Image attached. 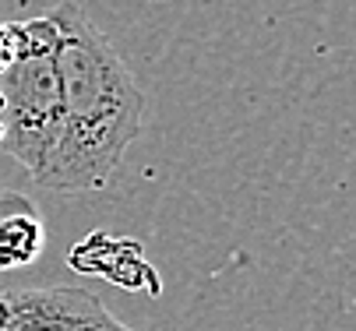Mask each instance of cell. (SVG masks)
<instances>
[{
  "label": "cell",
  "instance_id": "cell-1",
  "mask_svg": "<svg viewBox=\"0 0 356 331\" xmlns=\"http://www.w3.org/2000/svg\"><path fill=\"white\" fill-rule=\"evenodd\" d=\"M46 18L57 28L60 137L39 187L60 194L103 191L141 134L145 92L78 0H60Z\"/></svg>",
  "mask_w": 356,
  "mask_h": 331
},
{
  "label": "cell",
  "instance_id": "cell-2",
  "mask_svg": "<svg viewBox=\"0 0 356 331\" xmlns=\"http://www.w3.org/2000/svg\"><path fill=\"white\" fill-rule=\"evenodd\" d=\"M15 64L0 74V152L42 183L60 137L57 28L46 15L15 22Z\"/></svg>",
  "mask_w": 356,
  "mask_h": 331
},
{
  "label": "cell",
  "instance_id": "cell-3",
  "mask_svg": "<svg viewBox=\"0 0 356 331\" xmlns=\"http://www.w3.org/2000/svg\"><path fill=\"white\" fill-rule=\"evenodd\" d=\"M11 331H138L110 314V307L78 286H32L4 293Z\"/></svg>",
  "mask_w": 356,
  "mask_h": 331
},
{
  "label": "cell",
  "instance_id": "cell-4",
  "mask_svg": "<svg viewBox=\"0 0 356 331\" xmlns=\"http://www.w3.org/2000/svg\"><path fill=\"white\" fill-rule=\"evenodd\" d=\"M46 229L35 205L18 191H0V271H18L39 261Z\"/></svg>",
  "mask_w": 356,
  "mask_h": 331
},
{
  "label": "cell",
  "instance_id": "cell-5",
  "mask_svg": "<svg viewBox=\"0 0 356 331\" xmlns=\"http://www.w3.org/2000/svg\"><path fill=\"white\" fill-rule=\"evenodd\" d=\"M15 50H18V42H15V28L8 22H0V74H4L11 64H15Z\"/></svg>",
  "mask_w": 356,
  "mask_h": 331
},
{
  "label": "cell",
  "instance_id": "cell-6",
  "mask_svg": "<svg viewBox=\"0 0 356 331\" xmlns=\"http://www.w3.org/2000/svg\"><path fill=\"white\" fill-rule=\"evenodd\" d=\"M0 331H11V314H8V300L0 293Z\"/></svg>",
  "mask_w": 356,
  "mask_h": 331
}]
</instances>
